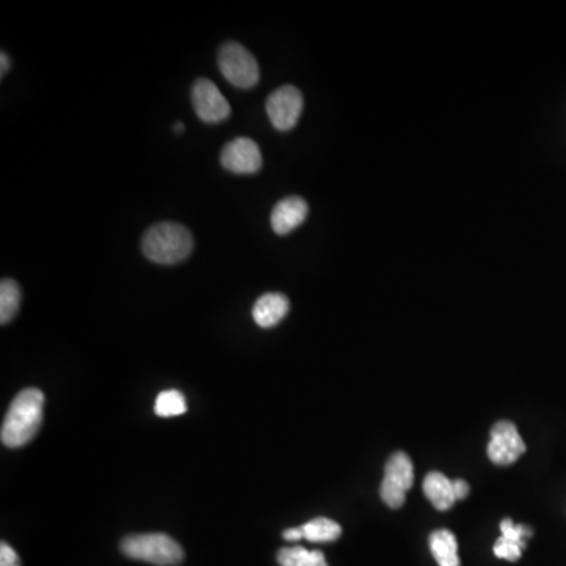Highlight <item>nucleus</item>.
I'll use <instances>...</instances> for the list:
<instances>
[{
    "instance_id": "obj_1",
    "label": "nucleus",
    "mask_w": 566,
    "mask_h": 566,
    "mask_svg": "<svg viewBox=\"0 0 566 566\" xmlns=\"http://www.w3.org/2000/svg\"><path fill=\"white\" fill-rule=\"evenodd\" d=\"M45 412V395L40 389L30 387L16 395L2 423L0 439L10 449L29 444L40 431Z\"/></svg>"
},
{
    "instance_id": "obj_2",
    "label": "nucleus",
    "mask_w": 566,
    "mask_h": 566,
    "mask_svg": "<svg viewBox=\"0 0 566 566\" xmlns=\"http://www.w3.org/2000/svg\"><path fill=\"white\" fill-rule=\"evenodd\" d=\"M194 250L192 233L178 222H158L142 236V252L158 265H177Z\"/></svg>"
},
{
    "instance_id": "obj_3",
    "label": "nucleus",
    "mask_w": 566,
    "mask_h": 566,
    "mask_svg": "<svg viewBox=\"0 0 566 566\" xmlns=\"http://www.w3.org/2000/svg\"><path fill=\"white\" fill-rule=\"evenodd\" d=\"M120 548L129 559L142 560L158 566H175L184 559L180 544L164 533L129 535L122 541Z\"/></svg>"
},
{
    "instance_id": "obj_4",
    "label": "nucleus",
    "mask_w": 566,
    "mask_h": 566,
    "mask_svg": "<svg viewBox=\"0 0 566 566\" xmlns=\"http://www.w3.org/2000/svg\"><path fill=\"white\" fill-rule=\"evenodd\" d=\"M219 70L238 89H252L260 81V67L249 49L236 41H228L219 49Z\"/></svg>"
},
{
    "instance_id": "obj_5",
    "label": "nucleus",
    "mask_w": 566,
    "mask_h": 566,
    "mask_svg": "<svg viewBox=\"0 0 566 566\" xmlns=\"http://www.w3.org/2000/svg\"><path fill=\"white\" fill-rule=\"evenodd\" d=\"M414 483V466L405 452H395L387 460L384 467V478L381 483V499L390 508L403 507L406 494Z\"/></svg>"
},
{
    "instance_id": "obj_6",
    "label": "nucleus",
    "mask_w": 566,
    "mask_h": 566,
    "mask_svg": "<svg viewBox=\"0 0 566 566\" xmlns=\"http://www.w3.org/2000/svg\"><path fill=\"white\" fill-rule=\"evenodd\" d=\"M304 107V98L293 85H283L266 100V112L272 126L279 131H290L298 125Z\"/></svg>"
},
{
    "instance_id": "obj_7",
    "label": "nucleus",
    "mask_w": 566,
    "mask_h": 566,
    "mask_svg": "<svg viewBox=\"0 0 566 566\" xmlns=\"http://www.w3.org/2000/svg\"><path fill=\"white\" fill-rule=\"evenodd\" d=\"M192 106L205 123H221L232 114L230 103L210 79H197L192 85Z\"/></svg>"
},
{
    "instance_id": "obj_8",
    "label": "nucleus",
    "mask_w": 566,
    "mask_h": 566,
    "mask_svg": "<svg viewBox=\"0 0 566 566\" xmlns=\"http://www.w3.org/2000/svg\"><path fill=\"white\" fill-rule=\"evenodd\" d=\"M526 453V444L515 423L497 422L491 430V441L488 444L489 460L497 466H510Z\"/></svg>"
},
{
    "instance_id": "obj_9",
    "label": "nucleus",
    "mask_w": 566,
    "mask_h": 566,
    "mask_svg": "<svg viewBox=\"0 0 566 566\" xmlns=\"http://www.w3.org/2000/svg\"><path fill=\"white\" fill-rule=\"evenodd\" d=\"M221 164L228 172L252 175L263 166L260 147L249 137H238L225 145L221 153Z\"/></svg>"
},
{
    "instance_id": "obj_10",
    "label": "nucleus",
    "mask_w": 566,
    "mask_h": 566,
    "mask_svg": "<svg viewBox=\"0 0 566 566\" xmlns=\"http://www.w3.org/2000/svg\"><path fill=\"white\" fill-rule=\"evenodd\" d=\"M309 214V205L298 195L280 200L271 213V227L279 236L288 235L304 224Z\"/></svg>"
},
{
    "instance_id": "obj_11",
    "label": "nucleus",
    "mask_w": 566,
    "mask_h": 566,
    "mask_svg": "<svg viewBox=\"0 0 566 566\" xmlns=\"http://www.w3.org/2000/svg\"><path fill=\"white\" fill-rule=\"evenodd\" d=\"M499 540L494 544V554L499 559L508 560V562H516L521 559L522 551L526 549L527 540L532 537V530L524 524H518L511 519H504L500 522Z\"/></svg>"
},
{
    "instance_id": "obj_12",
    "label": "nucleus",
    "mask_w": 566,
    "mask_h": 566,
    "mask_svg": "<svg viewBox=\"0 0 566 566\" xmlns=\"http://www.w3.org/2000/svg\"><path fill=\"white\" fill-rule=\"evenodd\" d=\"M288 310H290V301L287 296L280 293H266L255 302L252 317L260 328L269 329L274 328L287 317Z\"/></svg>"
},
{
    "instance_id": "obj_13",
    "label": "nucleus",
    "mask_w": 566,
    "mask_h": 566,
    "mask_svg": "<svg viewBox=\"0 0 566 566\" xmlns=\"http://www.w3.org/2000/svg\"><path fill=\"white\" fill-rule=\"evenodd\" d=\"M423 493L428 497L434 508L444 511L453 507L456 502L453 480L441 472H430L423 482Z\"/></svg>"
},
{
    "instance_id": "obj_14",
    "label": "nucleus",
    "mask_w": 566,
    "mask_h": 566,
    "mask_svg": "<svg viewBox=\"0 0 566 566\" xmlns=\"http://www.w3.org/2000/svg\"><path fill=\"white\" fill-rule=\"evenodd\" d=\"M430 549L439 566H460L458 543L450 530H436L431 533Z\"/></svg>"
},
{
    "instance_id": "obj_15",
    "label": "nucleus",
    "mask_w": 566,
    "mask_h": 566,
    "mask_svg": "<svg viewBox=\"0 0 566 566\" xmlns=\"http://www.w3.org/2000/svg\"><path fill=\"white\" fill-rule=\"evenodd\" d=\"M301 529L304 538L310 543H331V541L339 540L342 535V527L339 522L328 518L312 519L306 522Z\"/></svg>"
},
{
    "instance_id": "obj_16",
    "label": "nucleus",
    "mask_w": 566,
    "mask_h": 566,
    "mask_svg": "<svg viewBox=\"0 0 566 566\" xmlns=\"http://www.w3.org/2000/svg\"><path fill=\"white\" fill-rule=\"evenodd\" d=\"M21 306V288L13 279L0 283V324H8L18 315Z\"/></svg>"
},
{
    "instance_id": "obj_17",
    "label": "nucleus",
    "mask_w": 566,
    "mask_h": 566,
    "mask_svg": "<svg viewBox=\"0 0 566 566\" xmlns=\"http://www.w3.org/2000/svg\"><path fill=\"white\" fill-rule=\"evenodd\" d=\"M277 562L280 566H328L323 552L309 551L302 546L280 549Z\"/></svg>"
},
{
    "instance_id": "obj_18",
    "label": "nucleus",
    "mask_w": 566,
    "mask_h": 566,
    "mask_svg": "<svg viewBox=\"0 0 566 566\" xmlns=\"http://www.w3.org/2000/svg\"><path fill=\"white\" fill-rule=\"evenodd\" d=\"M188 409L186 398L178 390H164L156 398L155 412L159 417H177Z\"/></svg>"
},
{
    "instance_id": "obj_19",
    "label": "nucleus",
    "mask_w": 566,
    "mask_h": 566,
    "mask_svg": "<svg viewBox=\"0 0 566 566\" xmlns=\"http://www.w3.org/2000/svg\"><path fill=\"white\" fill-rule=\"evenodd\" d=\"M0 566H21V560L15 549L5 541L0 544Z\"/></svg>"
},
{
    "instance_id": "obj_20",
    "label": "nucleus",
    "mask_w": 566,
    "mask_h": 566,
    "mask_svg": "<svg viewBox=\"0 0 566 566\" xmlns=\"http://www.w3.org/2000/svg\"><path fill=\"white\" fill-rule=\"evenodd\" d=\"M453 488H455L456 500H463L469 496V483L466 480H453Z\"/></svg>"
},
{
    "instance_id": "obj_21",
    "label": "nucleus",
    "mask_w": 566,
    "mask_h": 566,
    "mask_svg": "<svg viewBox=\"0 0 566 566\" xmlns=\"http://www.w3.org/2000/svg\"><path fill=\"white\" fill-rule=\"evenodd\" d=\"M283 538L287 541H298L304 538V533H302L301 527H293V529H288L283 532Z\"/></svg>"
},
{
    "instance_id": "obj_22",
    "label": "nucleus",
    "mask_w": 566,
    "mask_h": 566,
    "mask_svg": "<svg viewBox=\"0 0 566 566\" xmlns=\"http://www.w3.org/2000/svg\"><path fill=\"white\" fill-rule=\"evenodd\" d=\"M0 62H2L0 74H2V78H4L5 74L8 73V70H10V57H8L5 52H2V54H0Z\"/></svg>"
},
{
    "instance_id": "obj_23",
    "label": "nucleus",
    "mask_w": 566,
    "mask_h": 566,
    "mask_svg": "<svg viewBox=\"0 0 566 566\" xmlns=\"http://www.w3.org/2000/svg\"><path fill=\"white\" fill-rule=\"evenodd\" d=\"M184 131V125L183 123H177V125H175V133H183Z\"/></svg>"
}]
</instances>
